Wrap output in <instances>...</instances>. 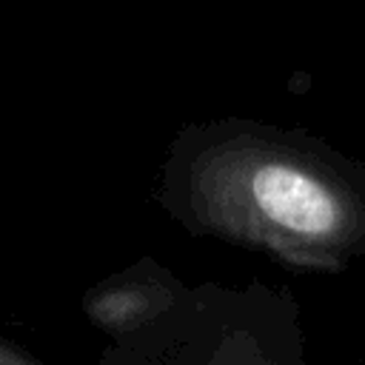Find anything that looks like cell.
I'll use <instances>...</instances> for the list:
<instances>
[{
  "instance_id": "1",
  "label": "cell",
  "mask_w": 365,
  "mask_h": 365,
  "mask_svg": "<svg viewBox=\"0 0 365 365\" xmlns=\"http://www.w3.org/2000/svg\"><path fill=\"white\" fill-rule=\"evenodd\" d=\"M157 197L191 234L291 268L342 271L365 257V171L305 134L248 120L188 128Z\"/></svg>"
},
{
  "instance_id": "2",
  "label": "cell",
  "mask_w": 365,
  "mask_h": 365,
  "mask_svg": "<svg viewBox=\"0 0 365 365\" xmlns=\"http://www.w3.org/2000/svg\"><path fill=\"white\" fill-rule=\"evenodd\" d=\"M100 365H308V339L288 291L205 282L154 325L108 342Z\"/></svg>"
},
{
  "instance_id": "3",
  "label": "cell",
  "mask_w": 365,
  "mask_h": 365,
  "mask_svg": "<svg viewBox=\"0 0 365 365\" xmlns=\"http://www.w3.org/2000/svg\"><path fill=\"white\" fill-rule=\"evenodd\" d=\"M185 288L188 285L163 265L140 259L137 265L111 274L94 288H88L80 308L86 319L114 342L165 317L180 302Z\"/></svg>"
},
{
  "instance_id": "4",
  "label": "cell",
  "mask_w": 365,
  "mask_h": 365,
  "mask_svg": "<svg viewBox=\"0 0 365 365\" xmlns=\"http://www.w3.org/2000/svg\"><path fill=\"white\" fill-rule=\"evenodd\" d=\"M0 365H46L40 356H34L31 351L9 342V339H0Z\"/></svg>"
}]
</instances>
